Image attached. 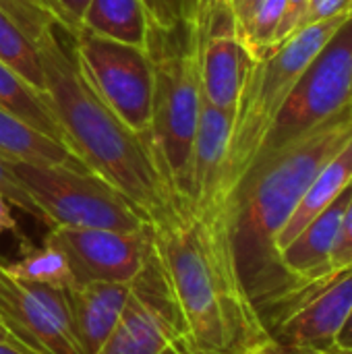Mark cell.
Here are the masks:
<instances>
[{
	"instance_id": "1",
	"label": "cell",
	"mask_w": 352,
	"mask_h": 354,
	"mask_svg": "<svg viewBox=\"0 0 352 354\" xmlns=\"http://www.w3.org/2000/svg\"><path fill=\"white\" fill-rule=\"evenodd\" d=\"M33 41L56 118L79 160L120 191L151 226L189 214L156 162L151 139L133 133L91 89L81 73L75 35L44 0H0Z\"/></svg>"
},
{
	"instance_id": "2",
	"label": "cell",
	"mask_w": 352,
	"mask_h": 354,
	"mask_svg": "<svg viewBox=\"0 0 352 354\" xmlns=\"http://www.w3.org/2000/svg\"><path fill=\"white\" fill-rule=\"evenodd\" d=\"M352 139V104L315 129L261 151L230 199V239L243 290L263 330L293 299L276 239L317 172Z\"/></svg>"
},
{
	"instance_id": "3",
	"label": "cell",
	"mask_w": 352,
	"mask_h": 354,
	"mask_svg": "<svg viewBox=\"0 0 352 354\" xmlns=\"http://www.w3.org/2000/svg\"><path fill=\"white\" fill-rule=\"evenodd\" d=\"M151 249L197 353L239 354L268 338L243 290L230 234L210 230L189 212L151 226Z\"/></svg>"
},
{
	"instance_id": "4",
	"label": "cell",
	"mask_w": 352,
	"mask_h": 354,
	"mask_svg": "<svg viewBox=\"0 0 352 354\" xmlns=\"http://www.w3.org/2000/svg\"><path fill=\"white\" fill-rule=\"evenodd\" d=\"M201 44L203 33L193 21L183 19L168 31L149 25L147 52L154 62L149 139L162 176L187 209L193 143L203 104Z\"/></svg>"
},
{
	"instance_id": "5",
	"label": "cell",
	"mask_w": 352,
	"mask_h": 354,
	"mask_svg": "<svg viewBox=\"0 0 352 354\" xmlns=\"http://www.w3.org/2000/svg\"><path fill=\"white\" fill-rule=\"evenodd\" d=\"M351 12L352 10H349L305 25L280 46L263 52L261 56H251L228 139L226 191L230 199L239 180L259 156L278 112L301 79L303 71L322 52V48L340 29Z\"/></svg>"
},
{
	"instance_id": "6",
	"label": "cell",
	"mask_w": 352,
	"mask_h": 354,
	"mask_svg": "<svg viewBox=\"0 0 352 354\" xmlns=\"http://www.w3.org/2000/svg\"><path fill=\"white\" fill-rule=\"evenodd\" d=\"M10 168L44 216V224L135 232L149 222L110 183L89 170L10 162Z\"/></svg>"
},
{
	"instance_id": "7",
	"label": "cell",
	"mask_w": 352,
	"mask_h": 354,
	"mask_svg": "<svg viewBox=\"0 0 352 354\" xmlns=\"http://www.w3.org/2000/svg\"><path fill=\"white\" fill-rule=\"evenodd\" d=\"M75 52L91 89L133 133L149 139L154 62L147 48L81 29L75 33Z\"/></svg>"
},
{
	"instance_id": "8",
	"label": "cell",
	"mask_w": 352,
	"mask_h": 354,
	"mask_svg": "<svg viewBox=\"0 0 352 354\" xmlns=\"http://www.w3.org/2000/svg\"><path fill=\"white\" fill-rule=\"evenodd\" d=\"M349 104H352V12L303 71L261 151L276 149L315 129Z\"/></svg>"
},
{
	"instance_id": "9",
	"label": "cell",
	"mask_w": 352,
	"mask_h": 354,
	"mask_svg": "<svg viewBox=\"0 0 352 354\" xmlns=\"http://www.w3.org/2000/svg\"><path fill=\"white\" fill-rule=\"evenodd\" d=\"M98 354H199L189 340L154 257L131 284L124 313Z\"/></svg>"
},
{
	"instance_id": "10",
	"label": "cell",
	"mask_w": 352,
	"mask_h": 354,
	"mask_svg": "<svg viewBox=\"0 0 352 354\" xmlns=\"http://www.w3.org/2000/svg\"><path fill=\"white\" fill-rule=\"evenodd\" d=\"M46 243L66 257L75 284L85 282H135L151 255V226L141 230L68 228L52 226Z\"/></svg>"
},
{
	"instance_id": "11",
	"label": "cell",
	"mask_w": 352,
	"mask_h": 354,
	"mask_svg": "<svg viewBox=\"0 0 352 354\" xmlns=\"http://www.w3.org/2000/svg\"><path fill=\"white\" fill-rule=\"evenodd\" d=\"M352 311V268L303 288L266 326V334L295 353L330 351Z\"/></svg>"
},
{
	"instance_id": "12",
	"label": "cell",
	"mask_w": 352,
	"mask_h": 354,
	"mask_svg": "<svg viewBox=\"0 0 352 354\" xmlns=\"http://www.w3.org/2000/svg\"><path fill=\"white\" fill-rule=\"evenodd\" d=\"M4 319L35 353L83 354L75 334L66 288L15 280L4 307Z\"/></svg>"
},
{
	"instance_id": "13",
	"label": "cell",
	"mask_w": 352,
	"mask_h": 354,
	"mask_svg": "<svg viewBox=\"0 0 352 354\" xmlns=\"http://www.w3.org/2000/svg\"><path fill=\"white\" fill-rule=\"evenodd\" d=\"M251 54L239 41L228 4H220L205 27L201 44V91L216 108L234 112Z\"/></svg>"
},
{
	"instance_id": "14",
	"label": "cell",
	"mask_w": 352,
	"mask_h": 354,
	"mask_svg": "<svg viewBox=\"0 0 352 354\" xmlns=\"http://www.w3.org/2000/svg\"><path fill=\"white\" fill-rule=\"evenodd\" d=\"M351 195L352 185L280 251V263L295 284L293 297H297L303 288L336 276L332 270V253Z\"/></svg>"
},
{
	"instance_id": "15",
	"label": "cell",
	"mask_w": 352,
	"mask_h": 354,
	"mask_svg": "<svg viewBox=\"0 0 352 354\" xmlns=\"http://www.w3.org/2000/svg\"><path fill=\"white\" fill-rule=\"evenodd\" d=\"M131 284L85 282L66 288V301L81 353L98 354L108 342L129 303Z\"/></svg>"
},
{
	"instance_id": "16",
	"label": "cell",
	"mask_w": 352,
	"mask_h": 354,
	"mask_svg": "<svg viewBox=\"0 0 352 354\" xmlns=\"http://www.w3.org/2000/svg\"><path fill=\"white\" fill-rule=\"evenodd\" d=\"M352 185V139L317 172L307 193L299 201L297 209L280 230L276 239L278 255L280 251L313 220L317 218L330 203H334Z\"/></svg>"
},
{
	"instance_id": "17",
	"label": "cell",
	"mask_w": 352,
	"mask_h": 354,
	"mask_svg": "<svg viewBox=\"0 0 352 354\" xmlns=\"http://www.w3.org/2000/svg\"><path fill=\"white\" fill-rule=\"evenodd\" d=\"M0 156L6 162L89 170L73 149L4 110H0Z\"/></svg>"
},
{
	"instance_id": "18",
	"label": "cell",
	"mask_w": 352,
	"mask_h": 354,
	"mask_svg": "<svg viewBox=\"0 0 352 354\" xmlns=\"http://www.w3.org/2000/svg\"><path fill=\"white\" fill-rule=\"evenodd\" d=\"M81 25L114 41L137 48L149 44V17L143 0H89Z\"/></svg>"
},
{
	"instance_id": "19",
	"label": "cell",
	"mask_w": 352,
	"mask_h": 354,
	"mask_svg": "<svg viewBox=\"0 0 352 354\" xmlns=\"http://www.w3.org/2000/svg\"><path fill=\"white\" fill-rule=\"evenodd\" d=\"M0 110L25 120L39 133L68 147V139L56 118L48 93H41L35 87H31L21 75H17L2 60H0Z\"/></svg>"
},
{
	"instance_id": "20",
	"label": "cell",
	"mask_w": 352,
	"mask_h": 354,
	"mask_svg": "<svg viewBox=\"0 0 352 354\" xmlns=\"http://www.w3.org/2000/svg\"><path fill=\"white\" fill-rule=\"evenodd\" d=\"M234 33L255 58L276 48V31L284 17L286 0H226Z\"/></svg>"
},
{
	"instance_id": "21",
	"label": "cell",
	"mask_w": 352,
	"mask_h": 354,
	"mask_svg": "<svg viewBox=\"0 0 352 354\" xmlns=\"http://www.w3.org/2000/svg\"><path fill=\"white\" fill-rule=\"evenodd\" d=\"M0 60L21 75L31 87L46 91V77L39 54L21 25L0 6Z\"/></svg>"
},
{
	"instance_id": "22",
	"label": "cell",
	"mask_w": 352,
	"mask_h": 354,
	"mask_svg": "<svg viewBox=\"0 0 352 354\" xmlns=\"http://www.w3.org/2000/svg\"><path fill=\"white\" fill-rule=\"evenodd\" d=\"M6 272L21 282H33L54 288L75 286V276L66 257L50 243H44V247L39 249L27 247V251L17 263L6 266Z\"/></svg>"
},
{
	"instance_id": "23",
	"label": "cell",
	"mask_w": 352,
	"mask_h": 354,
	"mask_svg": "<svg viewBox=\"0 0 352 354\" xmlns=\"http://www.w3.org/2000/svg\"><path fill=\"white\" fill-rule=\"evenodd\" d=\"M0 193L12 203V207H19L21 212L29 214L31 218H37L39 222H44V216H41L39 207L35 205V201L29 197L25 187L15 176L12 168H10V162H6L2 156H0Z\"/></svg>"
},
{
	"instance_id": "24",
	"label": "cell",
	"mask_w": 352,
	"mask_h": 354,
	"mask_svg": "<svg viewBox=\"0 0 352 354\" xmlns=\"http://www.w3.org/2000/svg\"><path fill=\"white\" fill-rule=\"evenodd\" d=\"M149 25L156 29H172L187 17V0H143Z\"/></svg>"
},
{
	"instance_id": "25",
	"label": "cell",
	"mask_w": 352,
	"mask_h": 354,
	"mask_svg": "<svg viewBox=\"0 0 352 354\" xmlns=\"http://www.w3.org/2000/svg\"><path fill=\"white\" fill-rule=\"evenodd\" d=\"M352 268V195L344 218H342V226L334 245V253H332V270L336 274L351 270Z\"/></svg>"
},
{
	"instance_id": "26",
	"label": "cell",
	"mask_w": 352,
	"mask_h": 354,
	"mask_svg": "<svg viewBox=\"0 0 352 354\" xmlns=\"http://www.w3.org/2000/svg\"><path fill=\"white\" fill-rule=\"evenodd\" d=\"M44 2L58 19V23H62L68 31H73V35L83 29L81 19L85 15L89 0H44Z\"/></svg>"
},
{
	"instance_id": "27",
	"label": "cell",
	"mask_w": 352,
	"mask_h": 354,
	"mask_svg": "<svg viewBox=\"0 0 352 354\" xmlns=\"http://www.w3.org/2000/svg\"><path fill=\"white\" fill-rule=\"evenodd\" d=\"M309 4H311V0H286L284 17H282L280 27L276 31V46H280L293 33H297L299 29H303L305 15L309 10Z\"/></svg>"
},
{
	"instance_id": "28",
	"label": "cell",
	"mask_w": 352,
	"mask_h": 354,
	"mask_svg": "<svg viewBox=\"0 0 352 354\" xmlns=\"http://www.w3.org/2000/svg\"><path fill=\"white\" fill-rule=\"evenodd\" d=\"M224 2L220 0H187V21H193L201 33H205V27H207V21L212 17V12Z\"/></svg>"
},
{
	"instance_id": "29",
	"label": "cell",
	"mask_w": 352,
	"mask_h": 354,
	"mask_svg": "<svg viewBox=\"0 0 352 354\" xmlns=\"http://www.w3.org/2000/svg\"><path fill=\"white\" fill-rule=\"evenodd\" d=\"M239 354H305V353H295V351H288L280 344H276L270 336L263 338V340H257L253 342L251 346H247L245 351H241Z\"/></svg>"
},
{
	"instance_id": "30",
	"label": "cell",
	"mask_w": 352,
	"mask_h": 354,
	"mask_svg": "<svg viewBox=\"0 0 352 354\" xmlns=\"http://www.w3.org/2000/svg\"><path fill=\"white\" fill-rule=\"evenodd\" d=\"M6 232H19V226H17V220L12 216V203L0 193V236L6 234Z\"/></svg>"
},
{
	"instance_id": "31",
	"label": "cell",
	"mask_w": 352,
	"mask_h": 354,
	"mask_svg": "<svg viewBox=\"0 0 352 354\" xmlns=\"http://www.w3.org/2000/svg\"><path fill=\"white\" fill-rule=\"evenodd\" d=\"M12 276L6 272V266L4 263H0V317L4 319V307H6V303H8V297H10V292H12ZM6 322V319H4ZM8 324V322H6Z\"/></svg>"
},
{
	"instance_id": "32",
	"label": "cell",
	"mask_w": 352,
	"mask_h": 354,
	"mask_svg": "<svg viewBox=\"0 0 352 354\" xmlns=\"http://www.w3.org/2000/svg\"><path fill=\"white\" fill-rule=\"evenodd\" d=\"M0 342H8V344H17V346H21V348H25V351H29V353H33V354H39V353H35L2 317H0Z\"/></svg>"
},
{
	"instance_id": "33",
	"label": "cell",
	"mask_w": 352,
	"mask_h": 354,
	"mask_svg": "<svg viewBox=\"0 0 352 354\" xmlns=\"http://www.w3.org/2000/svg\"><path fill=\"white\" fill-rule=\"evenodd\" d=\"M330 351H344V353H352V311H351V315H349V319H346V324H344V328L340 330V334H338V338H336L334 346H332Z\"/></svg>"
},
{
	"instance_id": "34",
	"label": "cell",
	"mask_w": 352,
	"mask_h": 354,
	"mask_svg": "<svg viewBox=\"0 0 352 354\" xmlns=\"http://www.w3.org/2000/svg\"><path fill=\"white\" fill-rule=\"evenodd\" d=\"M0 354H33L17 344H8V342H0Z\"/></svg>"
},
{
	"instance_id": "35",
	"label": "cell",
	"mask_w": 352,
	"mask_h": 354,
	"mask_svg": "<svg viewBox=\"0 0 352 354\" xmlns=\"http://www.w3.org/2000/svg\"><path fill=\"white\" fill-rule=\"evenodd\" d=\"M319 354H352V353H344V351H326V353H319Z\"/></svg>"
},
{
	"instance_id": "36",
	"label": "cell",
	"mask_w": 352,
	"mask_h": 354,
	"mask_svg": "<svg viewBox=\"0 0 352 354\" xmlns=\"http://www.w3.org/2000/svg\"><path fill=\"white\" fill-rule=\"evenodd\" d=\"M220 2H226V0H220Z\"/></svg>"
}]
</instances>
